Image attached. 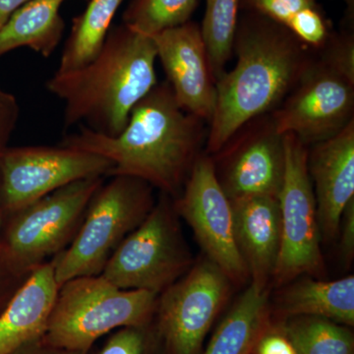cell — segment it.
Returning <instances> with one entry per match:
<instances>
[{
	"mask_svg": "<svg viewBox=\"0 0 354 354\" xmlns=\"http://www.w3.org/2000/svg\"><path fill=\"white\" fill-rule=\"evenodd\" d=\"M339 232L342 254L346 261H351L354 254V199L346 205L342 212Z\"/></svg>",
	"mask_w": 354,
	"mask_h": 354,
	"instance_id": "f546056e",
	"label": "cell"
},
{
	"mask_svg": "<svg viewBox=\"0 0 354 354\" xmlns=\"http://www.w3.org/2000/svg\"><path fill=\"white\" fill-rule=\"evenodd\" d=\"M234 68L216 81L207 149L218 153L247 123L277 108L311 64L283 26L254 12L237 25Z\"/></svg>",
	"mask_w": 354,
	"mask_h": 354,
	"instance_id": "7a4b0ae2",
	"label": "cell"
},
{
	"mask_svg": "<svg viewBox=\"0 0 354 354\" xmlns=\"http://www.w3.org/2000/svg\"><path fill=\"white\" fill-rule=\"evenodd\" d=\"M174 207L192 228L208 259L230 281H245L248 270L235 239L232 202L221 187L212 158H196Z\"/></svg>",
	"mask_w": 354,
	"mask_h": 354,
	"instance_id": "7c38bea8",
	"label": "cell"
},
{
	"mask_svg": "<svg viewBox=\"0 0 354 354\" xmlns=\"http://www.w3.org/2000/svg\"><path fill=\"white\" fill-rule=\"evenodd\" d=\"M124 0H90L76 17L57 72H69L90 64L101 51L118 8Z\"/></svg>",
	"mask_w": 354,
	"mask_h": 354,
	"instance_id": "44dd1931",
	"label": "cell"
},
{
	"mask_svg": "<svg viewBox=\"0 0 354 354\" xmlns=\"http://www.w3.org/2000/svg\"><path fill=\"white\" fill-rule=\"evenodd\" d=\"M13 354H83L57 348L44 341V337L26 344Z\"/></svg>",
	"mask_w": 354,
	"mask_h": 354,
	"instance_id": "4dcf8cb0",
	"label": "cell"
},
{
	"mask_svg": "<svg viewBox=\"0 0 354 354\" xmlns=\"http://www.w3.org/2000/svg\"><path fill=\"white\" fill-rule=\"evenodd\" d=\"M147 327H127L114 330L95 354H149L150 339Z\"/></svg>",
	"mask_w": 354,
	"mask_h": 354,
	"instance_id": "484cf974",
	"label": "cell"
},
{
	"mask_svg": "<svg viewBox=\"0 0 354 354\" xmlns=\"http://www.w3.org/2000/svg\"><path fill=\"white\" fill-rule=\"evenodd\" d=\"M171 197L164 194L145 220L125 237L101 276L121 290L160 295L192 265Z\"/></svg>",
	"mask_w": 354,
	"mask_h": 354,
	"instance_id": "8992f818",
	"label": "cell"
},
{
	"mask_svg": "<svg viewBox=\"0 0 354 354\" xmlns=\"http://www.w3.org/2000/svg\"><path fill=\"white\" fill-rule=\"evenodd\" d=\"M152 38L178 106L209 122L216 108V83L199 26L188 21Z\"/></svg>",
	"mask_w": 354,
	"mask_h": 354,
	"instance_id": "4fadbf2b",
	"label": "cell"
},
{
	"mask_svg": "<svg viewBox=\"0 0 354 354\" xmlns=\"http://www.w3.org/2000/svg\"><path fill=\"white\" fill-rule=\"evenodd\" d=\"M279 307L288 317H318L341 325L353 326L354 277L335 281L300 279L288 286Z\"/></svg>",
	"mask_w": 354,
	"mask_h": 354,
	"instance_id": "d6986e66",
	"label": "cell"
},
{
	"mask_svg": "<svg viewBox=\"0 0 354 354\" xmlns=\"http://www.w3.org/2000/svg\"><path fill=\"white\" fill-rule=\"evenodd\" d=\"M286 29L302 44L315 48L322 46L330 37L327 20L318 6L308 7L298 13Z\"/></svg>",
	"mask_w": 354,
	"mask_h": 354,
	"instance_id": "d4e9b609",
	"label": "cell"
},
{
	"mask_svg": "<svg viewBox=\"0 0 354 354\" xmlns=\"http://www.w3.org/2000/svg\"><path fill=\"white\" fill-rule=\"evenodd\" d=\"M157 48L125 25L111 28L101 51L85 66L55 72L46 83L64 104V128L83 125L116 136L135 106L158 84Z\"/></svg>",
	"mask_w": 354,
	"mask_h": 354,
	"instance_id": "3957f363",
	"label": "cell"
},
{
	"mask_svg": "<svg viewBox=\"0 0 354 354\" xmlns=\"http://www.w3.org/2000/svg\"><path fill=\"white\" fill-rule=\"evenodd\" d=\"M272 123L305 146L332 138L353 120L354 84L321 62L308 65Z\"/></svg>",
	"mask_w": 354,
	"mask_h": 354,
	"instance_id": "8fae6325",
	"label": "cell"
},
{
	"mask_svg": "<svg viewBox=\"0 0 354 354\" xmlns=\"http://www.w3.org/2000/svg\"><path fill=\"white\" fill-rule=\"evenodd\" d=\"M237 246L252 283L267 288L274 274L281 247L279 199L250 196L230 200Z\"/></svg>",
	"mask_w": 354,
	"mask_h": 354,
	"instance_id": "2e32d148",
	"label": "cell"
},
{
	"mask_svg": "<svg viewBox=\"0 0 354 354\" xmlns=\"http://www.w3.org/2000/svg\"><path fill=\"white\" fill-rule=\"evenodd\" d=\"M65 0H30L0 28V55L29 48L50 57L62 41L64 21L60 6Z\"/></svg>",
	"mask_w": 354,
	"mask_h": 354,
	"instance_id": "ac0fdd59",
	"label": "cell"
},
{
	"mask_svg": "<svg viewBox=\"0 0 354 354\" xmlns=\"http://www.w3.org/2000/svg\"><path fill=\"white\" fill-rule=\"evenodd\" d=\"M158 295L121 290L100 276L70 279L58 288L44 341L83 354L97 339L127 327H146L152 321Z\"/></svg>",
	"mask_w": 354,
	"mask_h": 354,
	"instance_id": "277c9868",
	"label": "cell"
},
{
	"mask_svg": "<svg viewBox=\"0 0 354 354\" xmlns=\"http://www.w3.org/2000/svg\"><path fill=\"white\" fill-rule=\"evenodd\" d=\"M230 279L208 258L158 297L155 315L167 354H198L227 300Z\"/></svg>",
	"mask_w": 354,
	"mask_h": 354,
	"instance_id": "9c48e42d",
	"label": "cell"
},
{
	"mask_svg": "<svg viewBox=\"0 0 354 354\" xmlns=\"http://www.w3.org/2000/svg\"><path fill=\"white\" fill-rule=\"evenodd\" d=\"M153 186L129 176L106 177L65 250L53 258L58 288L80 277L100 276L121 242L155 206Z\"/></svg>",
	"mask_w": 354,
	"mask_h": 354,
	"instance_id": "5b68a950",
	"label": "cell"
},
{
	"mask_svg": "<svg viewBox=\"0 0 354 354\" xmlns=\"http://www.w3.org/2000/svg\"><path fill=\"white\" fill-rule=\"evenodd\" d=\"M283 135L272 120L246 131L235 143L218 176L230 200L250 196L279 199L285 176Z\"/></svg>",
	"mask_w": 354,
	"mask_h": 354,
	"instance_id": "5bb4252c",
	"label": "cell"
},
{
	"mask_svg": "<svg viewBox=\"0 0 354 354\" xmlns=\"http://www.w3.org/2000/svg\"><path fill=\"white\" fill-rule=\"evenodd\" d=\"M241 0H207L201 29L214 80L225 73L234 50Z\"/></svg>",
	"mask_w": 354,
	"mask_h": 354,
	"instance_id": "603a6c76",
	"label": "cell"
},
{
	"mask_svg": "<svg viewBox=\"0 0 354 354\" xmlns=\"http://www.w3.org/2000/svg\"><path fill=\"white\" fill-rule=\"evenodd\" d=\"M0 167L6 207L18 213L68 184L108 177L113 164L101 156L69 147L27 146L6 151Z\"/></svg>",
	"mask_w": 354,
	"mask_h": 354,
	"instance_id": "30bf717a",
	"label": "cell"
},
{
	"mask_svg": "<svg viewBox=\"0 0 354 354\" xmlns=\"http://www.w3.org/2000/svg\"><path fill=\"white\" fill-rule=\"evenodd\" d=\"M323 46H326V50L321 62L354 84L353 37H329Z\"/></svg>",
	"mask_w": 354,
	"mask_h": 354,
	"instance_id": "4316f807",
	"label": "cell"
},
{
	"mask_svg": "<svg viewBox=\"0 0 354 354\" xmlns=\"http://www.w3.org/2000/svg\"><path fill=\"white\" fill-rule=\"evenodd\" d=\"M267 288L251 283L218 326L203 354H252L269 330Z\"/></svg>",
	"mask_w": 354,
	"mask_h": 354,
	"instance_id": "ffe728a7",
	"label": "cell"
},
{
	"mask_svg": "<svg viewBox=\"0 0 354 354\" xmlns=\"http://www.w3.org/2000/svg\"><path fill=\"white\" fill-rule=\"evenodd\" d=\"M202 120L177 104L169 83L157 84L133 108L120 134L108 136L81 125L60 145L106 158L109 176H129L174 197L196 160Z\"/></svg>",
	"mask_w": 354,
	"mask_h": 354,
	"instance_id": "6da1fadb",
	"label": "cell"
},
{
	"mask_svg": "<svg viewBox=\"0 0 354 354\" xmlns=\"http://www.w3.org/2000/svg\"><path fill=\"white\" fill-rule=\"evenodd\" d=\"M197 3L198 0H131L123 13V25L152 38L188 22Z\"/></svg>",
	"mask_w": 354,
	"mask_h": 354,
	"instance_id": "cb8c5ba5",
	"label": "cell"
},
{
	"mask_svg": "<svg viewBox=\"0 0 354 354\" xmlns=\"http://www.w3.org/2000/svg\"><path fill=\"white\" fill-rule=\"evenodd\" d=\"M286 167L279 195L281 247L272 278L278 285L324 269L316 200L310 178L308 151L292 134L283 135Z\"/></svg>",
	"mask_w": 354,
	"mask_h": 354,
	"instance_id": "52a82bcc",
	"label": "cell"
},
{
	"mask_svg": "<svg viewBox=\"0 0 354 354\" xmlns=\"http://www.w3.org/2000/svg\"><path fill=\"white\" fill-rule=\"evenodd\" d=\"M307 165L320 232L326 239H334L342 212L354 199V120L332 138L313 145Z\"/></svg>",
	"mask_w": 354,
	"mask_h": 354,
	"instance_id": "9a60e30c",
	"label": "cell"
},
{
	"mask_svg": "<svg viewBox=\"0 0 354 354\" xmlns=\"http://www.w3.org/2000/svg\"><path fill=\"white\" fill-rule=\"evenodd\" d=\"M106 178L97 176L75 181L18 212L6 246L14 262L32 271L65 250Z\"/></svg>",
	"mask_w": 354,
	"mask_h": 354,
	"instance_id": "ba28073f",
	"label": "cell"
},
{
	"mask_svg": "<svg viewBox=\"0 0 354 354\" xmlns=\"http://www.w3.org/2000/svg\"><path fill=\"white\" fill-rule=\"evenodd\" d=\"M281 332L297 354H353V333L346 326L311 316L290 317Z\"/></svg>",
	"mask_w": 354,
	"mask_h": 354,
	"instance_id": "7402d4cb",
	"label": "cell"
},
{
	"mask_svg": "<svg viewBox=\"0 0 354 354\" xmlns=\"http://www.w3.org/2000/svg\"><path fill=\"white\" fill-rule=\"evenodd\" d=\"M58 288L53 259L32 270L0 313V354L44 337Z\"/></svg>",
	"mask_w": 354,
	"mask_h": 354,
	"instance_id": "e0dca14e",
	"label": "cell"
},
{
	"mask_svg": "<svg viewBox=\"0 0 354 354\" xmlns=\"http://www.w3.org/2000/svg\"><path fill=\"white\" fill-rule=\"evenodd\" d=\"M346 3V6H348V9L349 12L351 13V15H353L354 10V0H342Z\"/></svg>",
	"mask_w": 354,
	"mask_h": 354,
	"instance_id": "d6a6232c",
	"label": "cell"
},
{
	"mask_svg": "<svg viewBox=\"0 0 354 354\" xmlns=\"http://www.w3.org/2000/svg\"><path fill=\"white\" fill-rule=\"evenodd\" d=\"M30 0H0V28L17 9L29 2Z\"/></svg>",
	"mask_w": 354,
	"mask_h": 354,
	"instance_id": "1f68e13d",
	"label": "cell"
},
{
	"mask_svg": "<svg viewBox=\"0 0 354 354\" xmlns=\"http://www.w3.org/2000/svg\"><path fill=\"white\" fill-rule=\"evenodd\" d=\"M257 354H297L292 344L281 330H269L258 341Z\"/></svg>",
	"mask_w": 354,
	"mask_h": 354,
	"instance_id": "f1b7e54d",
	"label": "cell"
},
{
	"mask_svg": "<svg viewBox=\"0 0 354 354\" xmlns=\"http://www.w3.org/2000/svg\"><path fill=\"white\" fill-rule=\"evenodd\" d=\"M246 6L278 24L288 27L291 20L308 7L318 6L316 0H243Z\"/></svg>",
	"mask_w": 354,
	"mask_h": 354,
	"instance_id": "83f0119b",
	"label": "cell"
}]
</instances>
